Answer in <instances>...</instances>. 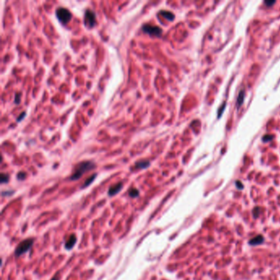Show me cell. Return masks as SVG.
I'll list each match as a JSON object with an SVG mask.
<instances>
[{
    "mask_svg": "<svg viewBox=\"0 0 280 280\" xmlns=\"http://www.w3.org/2000/svg\"><path fill=\"white\" fill-rule=\"evenodd\" d=\"M34 239L32 238H29V239H26L24 241H21L18 246H17V248L15 249L14 255L16 257L18 256H21L23 254H25L28 252L30 249L31 248L32 245L34 244Z\"/></svg>",
    "mask_w": 280,
    "mask_h": 280,
    "instance_id": "obj_2",
    "label": "cell"
},
{
    "mask_svg": "<svg viewBox=\"0 0 280 280\" xmlns=\"http://www.w3.org/2000/svg\"><path fill=\"white\" fill-rule=\"evenodd\" d=\"M0 181H1V183L2 184H4V183H7L9 181V175L7 174H1V176H0Z\"/></svg>",
    "mask_w": 280,
    "mask_h": 280,
    "instance_id": "obj_14",
    "label": "cell"
},
{
    "mask_svg": "<svg viewBox=\"0 0 280 280\" xmlns=\"http://www.w3.org/2000/svg\"><path fill=\"white\" fill-rule=\"evenodd\" d=\"M139 194H140L139 190H137L136 188H131V189L128 191V195H129V196L131 197V198H136V197H137V196H139Z\"/></svg>",
    "mask_w": 280,
    "mask_h": 280,
    "instance_id": "obj_13",
    "label": "cell"
},
{
    "mask_svg": "<svg viewBox=\"0 0 280 280\" xmlns=\"http://www.w3.org/2000/svg\"><path fill=\"white\" fill-rule=\"evenodd\" d=\"M122 187H123L122 182H118V183L113 185V186H111L109 189V191H108V195H109V196H114V195H117V193L122 189Z\"/></svg>",
    "mask_w": 280,
    "mask_h": 280,
    "instance_id": "obj_6",
    "label": "cell"
},
{
    "mask_svg": "<svg viewBox=\"0 0 280 280\" xmlns=\"http://www.w3.org/2000/svg\"><path fill=\"white\" fill-rule=\"evenodd\" d=\"M150 165V162L147 160H139L137 162H136L135 166L136 168H137L139 169H145L149 168Z\"/></svg>",
    "mask_w": 280,
    "mask_h": 280,
    "instance_id": "obj_9",
    "label": "cell"
},
{
    "mask_svg": "<svg viewBox=\"0 0 280 280\" xmlns=\"http://www.w3.org/2000/svg\"><path fill=\"white\" fill-rule=\"evenodd\" d=\"M142 31L143 32H145V34H148L152 36H157V37L161 36L163 32L162 29L160 28V26L149 25V24H145L142 26Z\"/></svg>",
    "mask_w": 280,
    "mask_h": 280,
    "instance_id": "obj_4",
    "label": "cell"
},
{
    "mask_svg": "<svg viewBox=\"0 0 280 280\" xmlns=\"http://www.w3.org/2000/svg\"><path fill=\"white\" fill-rule=\"evenodd\" d=\"M253 214H254V217L257 218L260 215V208L259 207H255V209H253Z\"/></svg>",
    "mask_w": 280,
    "mask_h": 280,
    "instance_id": "obj_18",
    "label": "cell"
},
{
    "mask_svg": "<svg viewBox=\"0 0 280 280\" xmlns=\"http://www.w3.org/2000/svg\"><path fill=\"white\" fill-rule=\"evenodd\" d=\"M21 102V94L20 93H17L15 95V104H18Z\"/></svg>",
    "mask_w": 280,
    "mask_h": 280,
    "instance_id": "obj_17",
    "label": "cell"
},
{
    "mask_svg": "<svg viewBox=\"0 0 280 280\" xmlns=\"http://www.w3.org/2000/svg\"><path fill=\"white\" fill-rule=\"evenodd\" d=\"M224 109H225V103H223V106H222V109L219 110V114H218V117H219V116H221V115H222V114H223V111L224 110Z\"/></svg>",
    "mask_w": 280,
    "mask_h": 280,
    "instance_id": "obj_21",
    "label": "cell"
},
{
    "mask_svg": "<svg viewBox=\"0 0 280 280\" xmlns=\"http://www.w3.org/2000/svg\"><path fill=\"white\" fill-rule=\"evenodd\" d=\"M272 139H273V136L272 135H266L263 136L262 140L264 142H268V141H270Z\"/></svg>",
    "mask_w": 280,
    "mask_h": 280,
    "instance_id": "obj_16",
    "label": "cell"
},
{
    "mask_svg": "<svg viewBox=\"0 0 280 280\" xmlns=\"http://www.w3.org/2000/svg\"><path fill=\"white\" fill-rule=\"evenodd\" d=\"M55 14H56V17L58 19V21L63 24L68 23L72 18L71 12L65 7H58L56 9V12H55Z\"/></svg>",
    "mask_w": 280,
    "mask_h": 280,
    "instance_id": "obj_3",
    "label": "cell"
},
{
    "mask_svg": "<svg viewBox=\"0 0 280 280\" xmlns=\"http://www.w3.org/2000/svg\"><path fill=\"white\" fill-rule=\"evenodd\" d=\"M244 99H245V92L243 90H241V91L239 92L238 96V99H237V107H238V109L240 108V107L242 105V104L244 102Z\"/></svg>",
    "mask_w": 280,
    "mask_h": 280,
    "instance_id": "obj_11",
    "label": "cell"
},
{
    "mask_svg": "<svg viewBox=\"0 0 280 280\" xmlns=\"http://www.w3.org/2000/svg\"><path fill=\"white\" fill-rule=\"evenodd\" d=\"M160 14L161 16H163V18H165L168 20H169V21H173L175 18V15L173 13V12H171L169 11H166V10H162L160 12Z\"/></svg>",
    "mask_w": 280,
    "mask_h": 280,
    "instance_id": "obj_10",
    "label": "cell"
},
{
    "mask_svg": "<svg viewBox=\"0 0 280 280\" xmlns=\"http://www.w3.org/2000/svg\"><path fill=\"white\" fill-rule=\"evenodd\" d=\"M84 23L85 25L89 27L92 28L96 25V13L90 9H87L85 12V18H84Z\"/></svg>",
    "mask_w": 280,
    "mask_h": 280,
    "instance_id": "obj_5",
    "label": "cell"
},
{
    "mask_svg": "<svg viewBox=\"0 0 280 280\" xmlns=\"http://www.w3.org/2000/svg\"><path fill=\"white\" fill-rule=\"evenodd\" d=\"M264 4H266L268 7H270L271 5H273V4H275V1H265V2H264Z\"/></svg>",
    "mask_w": 280,
    "mask_h": 280,
    "instance_id": "obj_19",
    "label": "cell"
},
{
    "mask_svg": "<svg viewBox=\"0 0 280 280\" xmlns=\"http://www.w3.org/2000/svg\"><path fill=\"white\" fill-rule=\"evenodd\" d=\"M17 177H18V180L23 181L26 177V174L25 172H20V173H18V175H17Z\"/></svg>",
    "mask_w": 280,
    "mask_h": 280,
    "instance_id": "obj_15",
    "label": "cell"
},
{
    "mask_svg": "<svg viewBox=\"0 0 280 280\" xmlns=\"http://www.w3.org/2000/svg\"><path fill=\"white\" fill-rule=\"evenodd\" d=\"M25 116H26V113L25 112H23V113H22L20 116H18L17 121H18V122H20V121H21L22 119H23V117H25Z\"/></svg>",
    "mask_w": 280,
    "mask_h": 280,
    "instance_id": "obj_22",
    "label": "cell"
},
{
    "mask_svg": "<svg viewBox=\"0 0 280 280\" xmlns=\"http://www.w3.org/2000/svg\"><path fill=\"white\" fill-rule=\"evenodd\" d=\"M96 176H97V174H94L93 175H91L90 177H89L88 178L85 180V182H84V184H83V186H82V188L86 187H88V186H90V185L93 182H94V180L96 179Z\"/></svg>",
    "mask_w": 280,
    "mask_h": 280,
    "instance_id": "obj_12",
    "label": "cell"
},
{
    "mask_svg": "<svg viewBox=\"0 0 280 280\" xmlns=\"http://www.w3.org/2000/svg\"><path fill=\"white\" fill-rule=\"evenodd\" d=\"M236 186L238 189H243V184L240 181L236 182Z\"/></svg>",
    "mask_w": 280,
    "mask_h": 280,
    "instance_id": "obj_20",
    "label": "cell"
},
{
    "mask_svg": "<svg viewBox=\"0 0 280 280\" xmlns=\"http://www.w3.org/2000/svg\"><path fill=\"white\" fill-rule=\"evenodd\" d=\"M51 280H59V279L58 278V274H56V275H55V276L53 277V279H51Z\"/></svg>",
    "mask_w": 280,
    "mask_h": 280,
    "instance_id": "obj_23",
    "label": "cell"
},
{
    "mask_svg": "<svg viewBox=\"0 0 280 280\" xmlns=\"http://www.w3.org/2000/svg\"><path fill=\"white\" fill-rule=\"evenodd\" d=\"M265 241V238L262 235H258L255 238H252L250 241H249V245L255 246H259V245L262 244L263 242Z\"/></svg>",
    "mask_w": 280,
    "mask_h": 280,
    "instance_id": "obj_8",
    "label": "cell"
},
{
    "mask_svg": "<svg viewBox=\"0 0 280 280\" xmlns=\"http://www.w3.org/2000/svg\"><path fill=\"white\" fill-rule=\"evenodd\" d=\"M95 168H96L95 163L92 161H89V160L82 161L81 163H77L75 167L73 173L70 177V180L71 181H77L79 178H81L85 173L90 170H92Z\"/></svg>",
    "mask_w": 280,
    "mask_h": 280,
    "instance_id": "obj_1",
    "label": "cell"
},
{
    "mask_svg": "<svg viewBox=\"0 0 280 280\" xmlns=\"http://www.w3.org/2000/svg\"><path fill=\"white\" fill-rule=\"evenodd\" d=\"M77 243V236L75 234H71L70 237L68 238L67 241L65 242V248L67 250H71L74 247L75 244Z\"/></svg>",
    "mask_w": 280,
    "mask_h": 280,
    "instance_id": "obj_7",
    "label": "cell"
}]
</instances>
